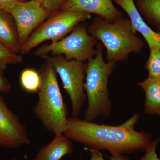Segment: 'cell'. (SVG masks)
<instances>
[{
	"label": "cell",
	"instance_id": "cell-3",
	"mask_svg": "<svg viewBox=\"0 0 160 160\" xmlns=\"http://www.w3.org/2000/svg\"><path fill=\"white\" fill-rule=\"evenodd\" d=\"M39 72L42 84L33 112L49 132L54 135L63 134L68 122V109L60 89L56 72L46 62Z\"/></svg>",
	"mask_w": 160,
	"mask_h": 160
},
{
	"label": "cell",
	"instance_id": "cell-24",
	"mask_svg": "<svg viewBox=\"0 0 160 160\" xmlns=\"http://www.w3.org/2000/svg\"><path fill=\"white\" fill-rule=\"evenodd\" d=\"M35 1H38V2H40L42 3L43 1H44V0H35Z\"/></svg>",
	"mask_w": 160,
	"mask_h": 160
},
{
	"label": "cell",
	"instance_id": "cell-8",
	"mask_svg": "<svg viewBox=\"0 0 160 160\" xmlns=\"http://www.w3.org/2000/svg\"><path fill=\"white\" fill-rule=\"evenodd\" d=\"M51 12L35 0L22 2L12 10L21 47L38 27L49 17Z\"/></svg>",
	"mask_w": 160,
	"mask_h": 160
},
{
	"label": "cell",
	"instance_id": "cell-4",
	"mask_svg": "<svg viewBox=\"0 0 160 160\" xmlns=\"http://www.w3.org/2000/svg\"><path fill=\"white\" fill-rule=\"evenodd\" d=\"M96 49L95 55L87 63L84 85L88 101L84 119L90 122L99 116L108 117L111 114L108 83L116 67L115 63L104 61L102 43H98Z\"/></svg>",
	"mask_w": 160,
	"mask_h": 160
},
{
	"label": "cell",
	"instance_id": "cell-13",
	"mask_svg": "<svg viewBox=\"0 0 160 160\" xmlns=\"http://www.w3.org/2000/svg\"><path fill=\"white\" fill-rule=\"evenodd\" d=\"M145 91L144 111L149 115H160V79L149 77L137 83Z\"/></svg>",
	"mask_w": 160,
	"mask_h": 160
},
{
	"label": "cell",
	"instance_id": "cell-27",
	"mask_svg": "<svg viewBox=\"0 0 160 160\" xmlns=\"http://www.w3.org/2000/svg\"><path fill=\"white\" fill-rule=\"evenodd\" d=\"M22 1H23V0H22Z\"/></svg>",
	"mask_w": 160,
	"mask_h": 160
},
{
	"label": "cell",
	"instance_id": "cell-7",
	"mask_svg": "<svg viewBox=\"0 0 160 160\" xmlns=\"http://www.w3.org/2000/svg\"><path fill=\"white\" fill-rule=\"evenodd\" d=\"M90 14L84 12L61 10L50 17L38 27L21 47V53L26 55L45 41L54 43L72 31L79 24L90 19Z\"/></svg>",
	"mask_w": 160,
	"mask_h": 160
},
{
	"label": "cell",
	"instance_id": "cell-2",
	"mask_svg": "<svg viewBox=\"0 0 160 160\" xmlns=\"http://www.w3.org/2000/svg\"><path fill=\"white\" fill-rule=\"evenodd\" d=\"M88 31L106 48L108 62H124L130 53L140 52L145 46L130 20L122 17L110 22L97 16Z\"/></svg>",
	"mask_w": 160,
	"mask_h": 160
},
{
	"label": "cell",
	"instance_id": "cell-25",
	"mask_svg": "<svg viewBox=\"0 0 160 160\" xmlns=\"http://www.w3.org/2000/svg\"><path fill=\"white\" fill-rule=\"evenodd\" d=\"M10 160H17V159H16L13 158V159H11Z\"/></svg>",
	"mask_w": 160,
	"mask_h": 160
},
{
	"label": "cell",
	"instance_id": "cell-23",
	"mask_svg": "<svg viewBox=\"0 0 160 160\" xmlns=\"http://www.w3.org/2000/svg\"><path fill=\"white\" fill-rule=\"evenodd\" d=\"M3 71H0V92L7 93L11 89V85L3 74Z\"/></svg>",
	"mask_w": 160,
	"mask_h": 160
},
{
	"label": "cell",
	"instance_id": "cell-21",
	"mask_svg": "<svg viewBox=\"0 0 160 160\" xmlns=\"http://www.w3.org/2000/svg\"><path fill=\"white\" fill-rule=\"evenodd\" d=\"M91 157L89 160H106L98 150L90 149ZM110 160H130L127 156L125 155H112Z\"/></svg>",
	"mask_w": 160,
	"mask_h": 160
},
{
	"label": "cell",
	"instance_id": "cell-1",
	"mask_svg": "<svg viewBox=\"0 0 160 160\" xmlns=\"http://www.w3.org/2000/svg\"><path fill=\"white\" fill-rule=\"evenodd\" d=\"M140 114L137 112L119 126L99 125L78 118H68L63 134L90 149L108 150L112 155H124L138 150H145L151 143V136L138 132L134 126Z\"/></svg>",
	"mask_w": 160,
	"mask_h": 160
},
{
	"label": "cell",
	"instance_id": "cell-22",
	"mask_svg": "<svg viewBox=\"0 0 160 160\" xmlns=\"http://www.w3.org/2000/svg\"><path fill=\"white\" fill-rule=\"evenodd\" d=\"M22 0H0V9L10 13L12 9Z\"/></svg>",
	"mask_w": 160,
	"mask_h": 160
},
{
	"label": "cell",
	"instance_id": "cell-6",
	"mask_svg": "<svg viewBox=\"0 0 160 160\" xmlns=\"http://www.w3.org/2000/svg\"><path fill=\"white\" fill-rule=\"evenodd\" d=\"M97 42L98 40L88 32L86 24L80 23L68 36L56 42L41 46L35 54L43 58L49 54L64 55L67 59L84 62L95 55Z\"/></svg>",
	"mask_w": 160,
	"mask_h": 160
},
{
	"label": "cell",
	"instance_id": "cell-15",
	"mask_svg": "<svg viewBox=\"0 0 160 160\" xmlns=\"http://www.w3.org/2000/svg\"><path fill=\"white\" fill-rule=\"evenodd\" d=\"M138 9L160 33V0H137Z\"/></svg>",
	"mask_w": 160,
	"mask_h": 160
},
{
	"label": "cell",
	"instance_id": "cell-20",
	"mask_svg": "<svg viewBox=\"0 0 160 160\" xmlns=\"http://www.w3.org/2000/svg\"><path fill=\"white\" fill-rule=\"evenodd\" d=\"M68 0H44L43 6L51 12H54L61 9L63 5Z\"/></svg>",
	"mask_w": 160,
	"mask_h": 160
},
{
	"label": "cell",
	"instance_id": "cell-14",
	"mask_svg": "<svg viewBox=\"0 0 160 160\" xmlns=\"http://www.w3.org/2000/svg\"><path fill=\"white\" fill-rule=\"evenodd\" d=\"M7 12L0 9V43L14 52H20L21 46L14 21Z\"/></svg>",
	"mask_w": 160,
	"mask_h": 160
},
{
	"label": "cell",
	"instance_id": "cell-18",
	"mask_svg": "<svg viewBox=\"0 0 160 160\" xmlns=\"http://www.w3.org/2000/svg\"><path fill=\"white\" fill-rule=\"evenodd\" d=\"M22 62L21 55L0 43V71H4L9 65L20 64Z\"/></svg>",
	"mask_w": 160,
	"mask_h": 160
},
{
	"label": "cell",
	"instance_id": "cell-11",
	"mask_svg": "<svg viewBox=\"0 0 160 160\" xmlns=\"http://www.w3.org/2000/svg\"><path fill=\"white\" fill-rule=\"evenodd\" d=\"M128 15L129 19L137 32L143 37L149 47L160 48V33L153 31L143 19L134 0H112Z\"/></svg>",
	"mask_w": 160,
	"mask_h": 160
},
{
	"label": "cell",
	"instance_id": "cell-12",
	"mask_svg": "<svg viewBox=\"0 0 160 160\" xmlns=\"http://www.w3.org/2000/svg\"><path fill=\"white\" fill-rule=\"evenodd\" d=\"M73 152L70 140L63 134L55 135L53 140L41 148L32 160H60Z\"/></svg>",
	"mask_w": 160,
	"mask_h": 160
},
{
	"label": "cell",
	"instance_id": "cell-9",
	"mask_svg": "<svg viewBox=\"0 0 160 160\" xmlns=\"http://www.w3.org/2000/svg\"><path fill=\"white\" fill-rule=\"evenodd\" d=\"M30 143L26 127L0 96V148L17 149Z\"/></svg>",
	"mask_w": 160,
	"mask_h": 160
},
{
	"label": "cell",
	"instance_id": "cell-5",
	"mask_svg": "<svg viewBox=\"0 0 160 160\" xmlns=\"http://www.w3.org/2000/svg\"><path fill=\"white\" fill-rule=\"evenodd\" d=\"M46 62L59 76L63 88L69 96L72 106V115L78 118L86 102L85 81L87 63L69 60L62 55L46 56Z\"/></svg>",
	"mask_w": 160,
	"mask_h": 160
},
{
	"label": "cell",
	"instance_id": "cell-17",
	"mask_svg": "<svg viewBox=\"0 0 160 160\" xmlns=\"http://www.w3.org/2000/svg\"><path fill=\"white\" fill-rule=\"evenodd\" d=\"M149 57L145 67L149 72V77L160 79V48L149 47Z\"/></svg>",
	"mask_w": 160,
	"mask_h": 160
},
{
	"label": "cell",
	"instance_id": "cell-26",
	"mask_svg": "<svg viewBox=\"0 0 160 160\" xmlns=\"http://www.w3.org/2000/svg\"><path fill=\"white\" fill-rule=\"evenodd\" d=\"M134 1H137V0H134Z\"/></svg>",
	"mask_w": 160,
	"mask_h": 160
},
{
	"label": "cell",
	"instance_id": "cell-16",
	"mask_svg": "<svg viewBox=\"0 0 160 160\" xmlns=\"http://www.w3.org/2000/svg\"><path fill=\"white\" fill-rule=\"evenodd\" d=\"M21 87L29 93H38L42 84V77L39 71L31 68L24 69L20 77Z\"/></svg>",
	"mask_w": 160,
	"mask_h": 160
},
{
	"label": "cell",
	"instance_id": "cell-19",
	"mask_svg": "<svg viewBox=\"0 0 160 160\" xmlns=\"http://www.w3.org/2000/svg\"><path fill=\"white\" fill-rule=\"evenodd\" d=\"M160 141V137L151 142L145 150L146 153L139 160H160L156 151L157 146Z\"/></svg>",
	"mask_w": 160,
	"mask_h": 160
},
{
	"label": "cell",
	"instance_id": "cell-10",
	"mask_svg": "<svg viewBox=\"0 0 160 160\" xmlns=\"http://www.w3.org/2000/svg\"><path fill=\"white\" fill-rule=\"evenodd\" d=\"M61 9L96 14L110 22L122 17L112 0H68Z\"/></svg>",
	"mask_w": 160,
	"mask_h": 160
}]
</instances>
